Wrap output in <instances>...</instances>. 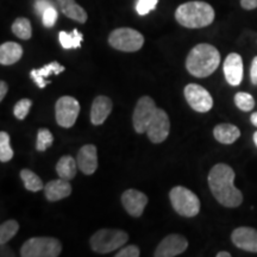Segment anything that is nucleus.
I'll return each instance as SVG.
<instances>
[{"mask_svg": "<svg viewBox=\"0 0 257 257\" xmlns=\"http://www.w3.org/2000/svg\"><path fill=\"white\" fill-rule=\"evenodd\" d=\"M79 169L85 175L94 174L98 168V152L94 144H86L79 150L76 156Z\"/></svg>", "mask_w": 257, "mask_h": 257, "instance_id": "2eb2a0df", "label": "nucleus"}, {"mask_svg": "<svg viewBox=\"0 0 257 257\" xmlns=\"http://www.w3.org/2000/svg\"><path fill=\"white\" fill-rule=\"evenodd\" d=\"M57 5L61 10V12L73 21L78 22V23H86L87 22L88 15L85 11V9L81 8L75 0H56Z\"/></svg>", "mask_w": 257, "mask_h": 257, "instance_id": "6ab92c4d", "label": "nucleus"}, {"mask_svg": "<svg viewBox=\"0 0 257 257\" xmlns=\"http://www.w3.org/2000/svg\"><path fill=\"white\" fill-rule=\"evenodd\" d=\"M233 169L225 163H218L208 173V186L216 200L225 207H238L243 202V194L234 186Z\"/></svg>", "mask_w": 257, "mask_h": 257, "instance_id": "f03ea898", "label": "nucleus"}, {"mask_svg": "<svg viewBox=\"0 0 257 257\" xmlns=\"http://www.w3.org/2000/svg\"><path fill=\"white\" fill-rule=\"evenodd\" d=\"M224 75L231 86L240 85L243 80V60L237 53H231L224 61Z\"/></svg>", "mask_w": 257, "mask_h": 257, "instance_id": "4468645a", "label": "nucleus"}, {"mask_svg": "<svg viewBox=\"0 0 257 257\" xmlns=\"http://www.w3.org/2000/svg\"><path fill=\"white\" fill-rule=\"evenodd\" d=\"M217 257H231V253L227 251H220L217 253Z\"/></svg>", "mask_w": 257, "mask_h": 257, "instance_id": "58836bf2", "label": "nucleus"}, {"mask_svg": "<svg viewBox=\"0 0 257 257\" xmlns=\"http://www.w3.org/2000/svg\"><path fill=\"white\" fill-rule=\"evenodd\" d=\"M78 162L74 160L72 156L64 155L61 157L56 165V173L61 179L64 180H73L76 176V172H78Z\"/></svg>", "mask_w": 257, "mask_h": 257, "instance_id": "4be33fe9", "label": "nucleus"}, {"mask_svg": "<svg viewBox=\"0 0 257 257\" xmlns=\"http://www.w3.org/2000/svg\"><path fill=\"white\" fill-rule=\"evenodd\" d=\"M9 86L5 81H0V101H3L5 99V95L8 94Z\"/></svg>", "mask_w": 257, "mask_h": 257, "instance_id": "e433bc0d", "label": "nucleus"}, {"mask_svg": "<svg viewBox=\"0 0 257 257\" xmlns=\"http://www.w3.org/2000/svg\"><path fill=\"white\" fill-rule=\"evenodd\" d=\"M128 240V234L123 230L100 229L89 239L91 248L94 252L108 253L121 248Z\"/></svg>", "mask_w": 257, "mask_h": 257, "instance_id": "39448f33", "label": "nucleus"}, {"mask_svg": "<svg viewBox=\"0 0 257 257\" xmlns=\"http://www.w3.org/2000/svg\"><path fill=\"white\" fill-rule=\"evenodd\" d=\"M112 100L106 95H99L93 100L91 107V121L93 125H101L112 112Z\"/></svg>", "mask_w": 257, "mask_h": 257, "instance_id": "a211bd4d", "label": "nucleus"}, {"mask_svg": "<svg viewBox=\"0 0 257 257\" xmlns=\"http://www.w3.org/2000/svg\"><path fill=\"white\" fill-rule=\"evenodd\" d=\"M19 230V224L17 220L10 219L0 225V244L6 245L9 240H11L17 234Z\"/></svg>", "mask_w": 257, "mask_h": 257, "instance_id": "a878e982", "label": "nucleus"}, {"mask_svg": "<svg viewBox=\"0 0 257 257\" xmlns=\"http://www.w3.org/2000/svg\"><path fill=\"white\" fill-rule=\"evenodd\" d=\"M159 0H138L136 5V11L140 16H146L155 10Z\"/></svg>", "mask_w": 257, "mask_h": 257, "instance_id": "2f4dec72", "label": "nucleus"}, {"mask_svg": "<svg viewBox=\"0 0 257 257\" xmlns=\"http://www.w3.org/2000/svg\"><path fill=\"white\" fill-rule=\"evenodd\" d=\"M231 240L237 248L244 251L257 252V230L248 226H240L231 233Z\"/></svg>", "mask_w": 257, "mask_h": 257, "instance_id": "ddd939ff", "label": "nucleus"}, {"mask_svg": "<svg viewBox=\"0 0 257 257\" xmlns=\"http://www.w3.org/2000/svg\"><path fill=\"white\" fill-rule=\"evenodd\" d=\"M21 178L23 180L24 187L30 192H38L44 188L43 182L40 176L36 173H34L30 169H22L21 170Z\"/></svg>", "mask_w": 257, "mask_h": 257, "instance_id": "b1692460", "label": "nucleus"}, {"mask_svg": "<svg viewBox=\"0 0 257 257\" xmlns=\"http://www.w3.org/2000/svg\"><path fill=\"white\" fill-rule=\"evenodd\" d=\"M54 136L49 130L46 127H42L37 133V141H36V149L38 152H46L50 146H53Z\"/></svg>", "mask_w": 257, "mask_h": 257, "instance_id": "c85d7f7f", "label": "nucleus"}, {"mask_svg": "<svg viewBox=\"0 0 257 257\" xmlns=\"http://www.w3.org/2000/svg\"><path fill=\"white\" fill-rule=\"evenodd\" d=\"M50 6H54L50 0H36L35 2V10L38 15H43V12Z\"/></svg>", "mask_w": 257, "mask_h": 257, "instance_id": "72a5a7b5", "label": "nucleus"}, {"mask_svg": "<svg viewBox=\"0 0 257 257\" xmlns=\"http://www.w3.org/2000/svg\"><path fill=\"white\" fill-rule=\"evenodd\" d=\"M133 123L137 134L147 133L153 143L165 142L170 133V120L163 108L157 107L150 96L138 99L133 114Z\"/></svg>", "mask_w": 257, "mask_h": 257, "instance_id": "f257e3e1", "label": "nucleus"}, {"mask_svg": "<svg viewBox=\"0 0 257 257\" xmlns=\"http://www.w3.org/2000/svg\"><path fill=\"white\" fill-rule=\"evenodd\" d=\"M23 56V48L16 42H5L0 46V63L3 66H11L18 62Z\"/></svg>", "mask_w": 257, "mask_h": 257, "instance_id": "aec40b11", "label": "nucleus"}, {"mask_svg": "<svg viewBox=\"0 0 257 257\" xmlns=\"http://www.w3.org/2000/svg\"><path fill=\"white\" fill-rule=\"evenodd\" d=\"M121 204L130 216L138 218L142 216L144 208L148 205V197L137 189H126L121 194Z\"/></svg>", "mask_w": 257, "mask_h": 257, "instance_id": "f8f14e48", "label": "nucleus"}, {"mask_svg": "<svg viewBox=\"0 0 257 257\" xmlns=\"http://www.w3.org/2000/svg\"><path fill=\"white\" fill-rule=\"evenodd\" d=\"M213 136L221 144H232L240 137V131L236 125L223 123L213 128Z\"/></svg>", "mask_w": 257, "mask_h": 257, "instance_id": "412c9836", "label": "nucleus"}, {"mask_svg": "<svg viewBox=\"0 0 257 257\" xmlns=\"http://www.w3.org/2000/svg\"><path fill=\"white\" fill-rule=\"evenodd\" d=\"M59 38L63 49H78L81 46L83 35L80 34L78 29H74L72 32L61 31L59 34Z\"/></svg>", "mask_w": 257, "mask_h": 257, "instance_id": "5701e85b", "label": "nucleus"}, {"mask_svg": "<svg viewBox=\"0 0 257 257\" xmlns=\"http://www.w3.org/2000/svg\"><path fill=\"white\" fill-rule=\"evenodd\" d=\"M220 63V53L216 47L200 43L189 51L186 59V69L195 78H207L216 72Z\"/></svg>", "mask_w": 257, "mask_h": 257, "instance_id": "7ed1b4c3", "label": "nucleus"}, {"mask_svg": "<svg viewBox=\"0 0 257 257\" xmlns=\"http://www.w3.org/2000/svg\"><path fill=\"white\" fill-rule=\"evenodd\" d=\"M188 248V240L179 233H172L161 240L154 252L155 257H174L181 255Z\"/></svg>", "mask_w": 257, "mask_h": 257, "instance_id": "9b49d317", "label": "nucleus"}, {"mask_svg": "<svg viewBox=\"0 0 257 257\" xmlns=\"http://www.w3.org/2000/svg\"><path fill=\"white\" fill-rule=\"evenodd\" d=\"M214 10L205 2H188L181 4L175 11L176 22L188 29H200L213 23Z\"/></svg>", "mask_w": 257, "mask_h": 257, "instance_id": "20e7f679", "label": "nucleus"}, {"mask_svg": "<svg viewBox=\"0 0 257 257\" xmlns=\"http://www.w3.org/2000/svg\"><path fill=\"white\" fill-rule=\"evenodd\" d=\"M184 94L188 105L200 113L208 112L213 106V98L210 92L198 83H188L184 89Z\"/></svg>", "mask_w": 257, "mask_h": 257, "instance_id": "9d476101", "label": "nucleus"}, {"mask_svg": "<svg viewBox=\"0 0 257 257\" xmlns=\"http://www.w3.org/2000/svg\"><path fill=\"white\" fill-rule=\"evenodd\" d=\"M12 32L21 40H30L32 35L31 23L28 18L19 17L12 24Z\"/></svg>", "mask_w": 257, "mask_h": 257, "instance_id": "393cba45", "label": "nucleus"}, {"mask_svg": "<svg viewBox=\"0 0 257 257\" xmlns=\"http://www.w3.org/2000/svg\"><path fill=\"white\" fill-rule=\"evenodd\" d=\"M72 185L69 184L68 180L64 179H56L51 180L44 186V194L46 198L51 202H55L62 199L69 197L72 194Z\"/></svg>", "mask_w": 257, "mask_h": 257, "instance_id": "dca6fc26", "label": "nucleus"}, {"mask_svg": "<svg viewBox=\"0 0 257 257\" xmlns=\"http://www.w3.org/2000/svg\"><path fill=\"white\" fill-rule=\"evenodd\" d=\"M14 150L10 144V135L6 131L0 133V161L3 163L9 162L14 157Z\"/></svg>", "mask_w": 257, "mask_h": 257, "instance_id": "bb28decb", "label": "nucleus"}, {"mask_svg": "<svg viewBox=\"0 0 257 257\" xmlns=\"http://www.w3.org/2000/svg\"><path fill=\"white\" fill-rule=\"evenodd\" d=\"M108 43L115 50L125 53L138 51L144 44V37L140 31L131 28L115 29L108 36Z\"/></svg>", "mask_w": 257, "mask_h": 257, "instance_id": "6e6552de", "label": "nucleus"}, {"mask_svg": "<svg viewBox=\"0 0 257 257\" xmlns=\"http://www.w3.org/2000/svg\"><path fill=\"white\" fill-rule=\"evenodd\" d=\"M32 106L31 99H21L14 107V114L15 117L19 120H24L27 115L30 112V108Z\"/></svg>", "mask_w": 257, "mask_h": 257, "instance_id": "c756f323", "label": "nucleus"}, {"mask_svg": "<svg viewBox=\"0 0 257 257\" xmlns=\"http://www.w3.org/2000/svg\"><path fill=\"white\" fill-rule=\"evenodd\" d=\"M250 79H251L252 85L257 86V56L253 57L251 67H250Z\"/></svg>", "mask_w": 257, "mask_h": 257, "instance_id": "f704fd0d", "label": "nucleus"}, {"mask_svg": "<svg viewBox=\"0 0 257 257\" xmlns=\"http://www.w3.org/2000/svg\"><path fill=\"white\" fill-rule=\"evenodd\" d=\"M57 17H59V15H57V10L55 9V6H50L42 15V23L46 28H53L56 23Z\"/></svg>", "mask_w": 257, "mask_h": 257, "instance_id": "7c9ffc66", "label": "nucleus"}, {"mask_svg": "<svg viewBox=\"0 0 257 257\" xmlns=\"http://www.w3.org/2000/svg\"><path fill=\"white\" fill-rule=\"evenodd\" d=\"M169 199L176 213L182 217L192 218L200 212V200L191 189L184 186H175L169 192Z\"/></svg>", "mask_w": 257, "mask_h": 257, "instance_id": "423d86ee", "label": "nucleus"}, {"mask_svg": "<svg viewBox=\"0 0 257 257\" xmlns=\"http://www.w3.org/2000/svg\"><path fill=\"white\" fill-rule=\"evenodd\" d=\"M234 104L239 110L244 112H249L255 107V99L251 94L245 92H238L234 95Z\"/></svg>", "mask_w": 257, "mask_h": 257, "instance_id": "cd10ccee", "label": "nucleus"}, {"mask_svg": "<svg viewBox=\"0 0 257 257\" xmlns=\"http://www.w3.org/2000/svg\"><path fill=\"white\" fill-rule=\"evenodd\" d=\"M64 66L60 64L57 61H53V62L46 64L40 69H32L30 72V78L34 80L35 83L40 88H46L47 85L51 82L48 80L50 75H59L62 72H64Z\"/></svg>", "mask_w": 257, "mask_h": 257, "instance_id": "f3484780", "label": "nucleus"}, {"mask_svg": "<svg viewBox=\"0 0 257 257\" xmlns=\"http://www.w3.org/2000/svg\"><path fill=\"white\" fill-rule=\"evenodd\" d=\"M62 252V244L54 237H34L24 242L22 257H57Z\"/></svg>", "mask_w": 257, "mask_h": 257, "instance_id": "0eeeda50", "label": "nucleus"}, {"mask_svg": "<svg viewBox=\"0 0 257 257\" xmlns=\"http://www.w3.org/2000/svg\"><path fill=\"white\" fill-rule=\"evenodd\" d=\"M141 255L140 248L136 245H127L115 253V257H138Z\"/></svg>", "mask_w": 257, "mask_h": 257, "instance_id": "473e14b6", "label": "nucleus"}, {"mask_svg": "<svg viewBox=\"0 0 257 257\" xmlns=\"http://www.w3.org/2000/svg\"><path fill=\"white\" fill-rule=\"evenodd\" d=\"M253 143H255V146L257 147V131H256V133L255 134H253Z\"/></svg>", "mask_w": 257, "mask_h": 257, "instance_id": "ea45409f", "label": "nucleus"}, {"mask_svg": "<svg viewBox=\"0 0 257 257\" xmlns=\"http://www.w3.org/2000/svg\"><path fill=\"white\" fill-rule=\"evenodd\" d=\"M240 6L244 10H253L257 8V0H240Z\"/></svg>", "mask_w": 257, "mask_h": 257, "instance_id": "c9c22d12", "label": "nucleus"}, {"mask_svg": "<svg viewBox=\"0 0 257 257\" xmlns=\"http://www.w3.org/2000/svg\"><path fill=\"white\" fill-rule=\"evenodd\" d=\"M80 113V104L75 98L69 95L61 96L55 104L56 123L61 127L69 128L75 124Z\"/></svg>", "mask_w": 257, "mask_h": 257, "instance_id": "1a4fd4ad", "label": "nucleus"}, {"mask_svg": "<svg viewBox=\"0 0 257 257\" xmlns=\"http://www.w3.org/2000/svg\"><path fill=\"white\" fill-rule=\"evenodd\" d=\"M250 120H251V123L257 127V112H253L251 117H250Z\"/></svg>", "mask_w": 257, "mask_h": 257, "instance_id": "4c0bfd02", "label": "nucleus"}]
</instances>
